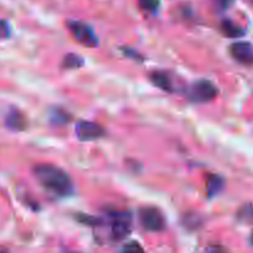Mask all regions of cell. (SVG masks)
Segmentation results:
<instances>
[{
  "label": "cell",
  "mask_w": 253,
  "mask_h": 253,
  "mask_svg": "<svg viewBox=\"0 0 253 253\" xmlns=\"http://www.w3.org/2000/svg\"><path fill=\"white\" fill-rule=\"evenodd\" d=\"M121 253H145L142 246L137 242H130V244L125 245L121 250Z\"/></svg>",
  "instance_id": "obj_16"
},
{
  "label": "cell",
  "mask_w": 253,
  "mask_h": 253,
  "mask_svg": "<svg viewBox=\"0 0 253 253\" xmlns=\"http://www.w3.org/2000/svg\"><path fill=\"white\" fill-rule=\"evenodd\" d=\"M138 4L146 11L156 12L160 7V0H138Z\"/></svg>",
  "instance_id": "obj_15"
},
{
  "label": "cell",
  "mask_w": 253,
  "mask_h": 253,
  "mask_svg": "<svg viewBox=\"0 0 253 253\" xmlns=\"http://www.w3.org/2000/svg\"><path fill=\"white\" fill-rule=\"evenodd\" d=\"M232 1H234V0H216V2L222 7V9H226V7H229L230 5L232 4Z\"/></svg>",
  "instance_id": "obj_18"
},
{
  "label": "cell",
  "mask_w": 253,
  "mask_h": 253,
  "mask_svg": "<svg viewBox=\"0 0 253 253\" xmlns=\"http://www.w3.org/2000/svg\"><path fill=\"white\" fill-rule=\"evenodd\" d=\"M40 184L57 197H69L74 193L72 178L62 168L53 165H39L34 169Z\"/></svg>",
  "instance_id": "obj_1"
},
{
  "label": "cell",
  "mask_w": 253,
  "mask_h": 253,
  "mask_svg": "<svg viewBox=\"0 0 253 253\" xmlns=\"http://www.w3.org/2000/svg\"><path fill=\"white\" fill-rule=\"evenodd\" d=\"M251 244L253 245V234H252V236H251Z\"/></svg>",
  "instance_id": "obj_20"
},
{
  "label": "cell",
  "mask_w": 253,
  "mask_h": 253,
  "mask_svg": "<svg viewBox=\"0 0 253 253\" xmlns=\"http://www.w3.org/2000/svg\"><path fill=\"white\" fill-rule=\"evenodd\" d=\"M111 236L116 241L125 239L131 231L132 217L128 211H114L110 215Z\"/></svg>",
  "instance_id": "obj_3"
},
{
  "label": "cell",
  "mask_w": 253,
  "mask_h": 253,
  "mask_svg": "<svg viewBox=\"0 0 253 253\" xmlns=\"http://www.w3.org/2000/svg\"><path fill=\"white\" fill-rule=\"evenodd\" d=\"M221 30L227 37H241L245 35V31L236 25L235 22L230 21V20H225L221 24Z\"/></svg>",
  "instance_id": "obj_12"
},
{
  "label": "cell",
  "mask_w": 253,
  "mask_h": 253,
  "mask_svg": "<svg viewBox=\"0 0 253 253\" xmlns=\"http://www.w3.org/2000/svg\"><path fill=\"white\" fill-rule=\"evenodd\" d=\"M76 135L78 140L84 141H95L105 135V130L100 125L91 121H81L76 126Z\"/></svg>",
  "instance_id": "obj_6"
},
{
  "label": "cell",
  "mask_w": 253,
  "mask_h": 253,
  "mask_svg": "<svg viewBox=\"0 0 253 253\" xmlns=\"http://www.w3.org/2000/svg\"><path fill=\"white\" fill-rule=\"evenodd\" d=\"M208 253H225V250L220 246H214L208 250Z\"/></svg>",
  "instance_id": "obj_19"
},
{
  "label": "cell",
  "mask_w": 253,
  "mask_h": 253,
  "mask_svg": "<svg viewBox=\"0 0 253 253\" xmlns=\"http://www.w3.org/2000/svg\"><path fill=\"white\" fill-rule=\"evenodd\" d=\"M224 179H222L220 175H211L209 177L207 183V193H208V197L212 198V197H216L222 189H224Z\"/></svg>",
  "instance_id": "obj_10"
},
{
  "label": "cell",
  "mask_w": 253,
  "mask_h": 253,
  "mask_svg": "<svg viewBox=\"0 0 253 253\" xmlns=\"http://www.w3.org/2000/svg\"><path fill=\"white\" fill-rule=\"evenodd\" d=\"M151 81L155 84L156 86H158L160 89L165 91H173V83L170 77L168 76L165 72H153L151 74Z\"/></svg>",
  "instance_id": "obj_9"
},
{
  "label": "cell",
  "mask_w": 253,
  "mask_h": 253,
  "mask_svg": "<svg viewBox=\"0 0 253 253\" xmlns=\"http://www.w3.org/2000/svg\"><path fill=\"white\" fill-rule=\"evenodd\" d=\"M83 64H84V59L82 58L81 56H78V54H74V53L67 54V56L63 58V62H62V66L67 69L81 68Z\"/></svg>",
  "instance_id": "obj_13"
},
{
  "label": "cell",
  "mask_w": 253,
  "mask_h": 253,
  "mask_svg": "<svg viewBox=\"0 0 253 253\" xmlns=\"http://www.w3.org/2000/svg\"><path fill=\"white\" fill-rule=\"evenodd\" d=\"M49 121L54 125H66L71 121V115L67 113L66 110L61 108H54L52 109L51 113H49Z\"/></svg>",
  "instance_id": "obj_11"
},
{
  "label": "cell",
  "mask_w": 253,
  "mask_h": 253,
  "mask_svg": "<svg viewBox=\"0 0 253 253\" xmlns=\"http://www.w3.org/2000/svg\"><path fill=\"white\" fill-rule=\"evenodd\" d=\"M68 29L79 43L90 47V48L98 44V37H96L95 32L91 29V26H89L85 22L73 20V21L68 22Z\"/></svg>",
  "instance_id": "obj_4"
},
{
  "label": "cell",
  "mask_w": 253,
  "mask_h": 253,
  "mask_svg": "<svg viewBox=\"0 0 253 253\" xmlns=\"http://www.w3.org/2000/svg\"><path fill=\"white\" fill-rule=\"evenodd\" d=\"M26 119L21 111L11 109L5 119V125L11 131H22L26 128Z\"/></svg>",
  "instance_id": "obj_8"
},
{
  "label": "cell",
  "mask_w": 253,
  "mask_h": 253,
  "mask_svg": "<svg viewBox=\"0 0 253 253\" xmlns=\"http://www.w3.org/2000/svg\"><path fill=\"white\" fill-rule=\"evenodd\" d=\"M140 221L141 224H142V226L145 227L147 231L152 232L162 231L166 226V220L162 212L152 207H147L141 209Z\"/></svg>",
  "instance_id": "obj_5"
},
{
  "label": "cell",
  "mask_w": 253,
  "mask_h": 253,
  "mask_svg": "<svg viewBox=\"0 0 253 253\" xmlns=\"http://www.w3.org/2000/svg\"><path fill=\"white\" fill-rule=\"evenodd\" d=\"M217 94H219V89L212 82L208 81V79H200L190 86L188 98L193 103L204 104L214 100Z\"/></svg>",
  "instance_id": "obj_2"
},
{
  "label": "cell",
  "mask_w": 253,
  "mask_h": 253,
  "mask_svg": "<svg viewBox=\"0 0 253 253\" xmlns=\"http://www.w3.org/2000/svg\"><path fill=\"white\" fill-rule=\"evenodd\" d=\"M10 35V26L5 20L0 19V39H6Z\"/></svg>",
  "instance_id": "obj_17"
},
{
  "label": "cell",
  "mask_w": 253,
  "mask_h": 253,
  "mask_svg": "<svg viewBox=\"0 0 253 253\" xmlns=\"http://www.w3.org/2000/svg\"><path fill=\"white\" fill-rule=\"evenodd\" d=\"M0 253H5V252H2V251H0Z\"/></svg>",
  "instance_id": "obj_21"
},
{
  "label": "cell",
  "mask_w": 253,
  "mask_h": 253,
  "mask_svg": "<svg viewBox=\"0 0 253 253\" xmlns=\"http://www.w3.org/2000/svg\"><path fill=\"white\" fill-rule=\"evenodd\" d=\"M230 53L241 64H245V66L253 64V46L250 42H235L230 46Z\"/></svg>",
  "instance_id": "obj_7"
},
{
  "label": "cell",
  "mask_w": 253,
  "mask_h": 253,
  "mask_svg": "<svg viewBox=\"0 0 253 253\" xmlns=\"http://www.w3.org/2000/svg\"><path fill=\"white\" fill-rule=\"evenodd\" d=\"M241 221L245 222H252L253 221V207L251 204H247L245 207L241 208V210L239 211V215H237Z\"/></svg>",
  "instance_id": "obj_14"
}]
</instances>
